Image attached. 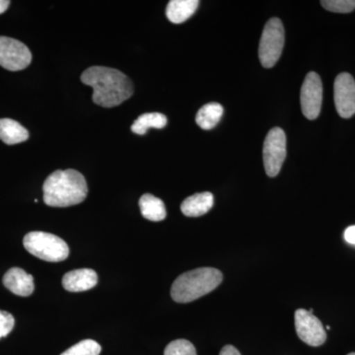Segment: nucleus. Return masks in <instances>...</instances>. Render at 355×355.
Returning <instances> with one entry per match:
<instances>
[{
  "label": "nucleus",
  "instance_id": "nucleus-1",
  "mask_svg": "<svg viewBox=\"0 0 355 355\" xmlns=\"http://www.w3.org/2000/svg\"><path fill=\"white\" fill-rule=\"evenodd\" d=\"M81 81L93 88V102L104 108L119 106L133 94L130 79L111 67H89L81 76Z\"/></svg>",
  "mask_w": 355,
  "mask_h": 355
},
{
  "label": "nucleus",
  "instance_id": "nucleus-2",
  "mask_svg": "<svg viewBox=\"0 0 355 355\" xmlns=\"http://www.w3.org/2000/svg\"><path fill=\"white\" fill-rule=\"evenodd\" d=\"M44 202L49 207H67L79 205L87 197L85 178L76 170H58L44 181Z\"/></svg>",
  "mask_w": 355,
  "mask_h": 355
},
{
  "label": "nucleus",
  "instance_id": "nucleus-3",
  "mask_svg": "<svg viewBox=\"0 0 355 355\" xmlns=\"http://www.w3.org/2000/svg\"><path fill=\"white\" fill-rule=\"evenodd\" d=\"M223 279L220 270L214 268H200L180 275L171 288L173 300L189 303L214 291Z\"/></svg>",
  "mask_w": 355,
  "mask_h": 355
},
{
  "label": "nucleus",
  "instance_id": "nucleus-4",
  "mask_svg": "<svg viewBox=\"0 0 355 355\" xmlns=\"http://www.w3.org/2000/svg\"><path fill=\"white\" fill-rule=\"evenodd\" d=\"M23 244L33 256L51 263L64 261L69 254L67 243L51 233L41 231L28 233L23 240Z\"/></svg>",
  "mask_w": 355,
  "mask_h": 355
},
{
  "label": "nucleus",
  "instance_id": "nucleus-5",
  "mask_svg": "<svg viewBox=\"0 0 355 355\" xmlns=\"http://www.w3.org/2000/svg\"><path fill=\"white\" fill-rule=\"evenodd\" d=\"M284 28L279 18H272L266 22L259 46V58L266 69L277 64L284 46Z\"/></svg>",
  "mask_w": 355,
  "mask_h": 355
},
{
  "label": "nucleus",
  "instance_id": "nucleus-6",
  "mask_svg": "<svg viewBox=\"0 0 355 355\" xmlns=\"http://www.w3.org/2000/svg\"><path fill=\"white\" fill-rule=\"evenodd\" d=\"M263 157L266 175L277 176L286 157V135L282 128H273L266 135Z\"/></svg>",
  "mask_w": 355,
  "mask_h": 355
},
{
  "label": "nucleus",
  "instance_id": "nucleus-7",
  "mask_svg": "<svg viewBox=\"0 0 355 355\" xmlns=\"http://www.w3.org/2000/svg\"><path fill=\"white\" fill-rule=\"evenodd\" d=\"M32 53L18 40L0 37V65L10 71H19L29 67Z\"/></svg>",
  "mask_w": 355,
  "mask_h": 355
},
{
  "label": "nucleus",
  "instance_id": "nucleus-8",
  "mask_svg": "<svg viewBox=\"0 0 355 355\" xmlns=\"http://www.w3.org/2000/svg\"><path fill=\"white\" fill-rule=\"evenodd\" d=\"M301 109L308 120H315L321 113L323 84L316 72H309L301 88Z\"/></svg>",
  "mask_w": 355,
  "mask_h": 355
},
{
  "label": "nucleus",
  "instance_id": "nucleus-9",
  "mask_svg": "<svg viewBox=\"0 0 355 355\" xmlns=\"http://www.w3.org/2000/svg\"><path fill=\"white\" fill-rule=\"evenodd\" d=\"M295 329L299 338L311 347H320L326 342L327 334L323 324L309 311H296Z\"/></svg>",
  "mask_w": 355,
  "mask_h": 355
},
{
  "label": "nucleus",
  "instance_id": "nucleus-10",
  "mask_svg": "<svg viewBox=\"0 0 355 355\" xmlns=\"http://www.w3.org/2000/svg\"><path fill=\"white\" fill-rule=\"evenodd\" d=\"M336 109L343 119L352 118L355 114V81L349 73L336 76L335 85Z\"/></svg>",
  "mask_w": 355,
  "mask_h": 355
},
{
  "label": "nucleus",
  "instance_id": "nucleus-11",
  "mask_svg": "<svg viewBox=\"0 0 355 355\" xmlns=\"http://www.w3.org/2000/svg\"><path fill=\"white\" fill-rule=\"evenodd\" d=\"M4 286L15 295L27 297L34 292V277L20 268H12L4 275Z\"/></svg>",
  "mask_w": 355,
  "mask_h": 355
},
{
  "label": "nucleus",
  "instance_id": "nucleus-12",
  "mask_svg": "<svg viewBox=\"0 0 355 355\" xmlns=\"http://www.w3.org/2000/svg\"><path fill=\"white\" fill-rule=\"evenodd\" d=\"M98 275L95 270L90 268H80L65 273L62 277V286L70 292H83L89 291L97 286Z\"/></svg>",
  "mask_w": 355,
  "mask_h": 355
},
{
  "label": "nucleus",
  "instance_id": "nucleus-13",
  "mask_svg": "<svg viewBox=\"0 0 355 355\" xmlns=\"http://www.w3.org/2000/svg\"><path fill=\"white\" fill-rule=\"evenodd\" d=\"M214 195L209 191L195 193L182 202L181 210L188 217H200L205 216L214 207Z\"/></svg>",
  "mask_w": 355,
  "mask_h": 355
},
{
  "label": "nucleus",
  "instance_id": "nucleus-14",
  "mask_svg": "<svg viewBox=\"0 0 355 355\" xmlns=\"http://www.w3.org/2000/svg\"><path fill=\"white\" fill-rule=\"evenodd\" d=\"M198 4V0H171L166 9V15L174 24H181L193 15Z\"/></svg>",
  "mask_w": 355,
  "mask_h": 355
},
{
  "label": "nucleus",
  "instance_id": "nucleus-15",
  "mask_svg": "<svg viewBox=\"0 0 355 355\" xmlns=\"http://www.w3.org/2000/svg\"><path fill=\"white\" fill-rule=\"evenodd\" d=\"M29 139V132L18 121L0 119V139L8 146L21 144Z\"/></svg>",
  "mask_w": 355,
  "mask_h": 355
},
{
  "label": "nucleus",
  "instance_id": "nucleus-16",
  "mask_svg": "<svg viewBox=\"0 0 355 355\" xmlns=\"http://www.w3.org/2000/svg\"><path fill=\"white\" fill-rule=\"evenodd\" d=\"M139 207L142 216L147 220L162 221L167 216L164 202L150 193H146L140 198Z\"/></svg>",
  "mask_w": 355,
  "mask_h": 355
},
{
  "label": "nucleus",
  "instance_id": "nucleus-17",
  "mask_svg": "<svg viewBox=\"0 0 355 355\" xmlns=\"http://www.w3.org/2000/svg\"><path fill=\"white\" fill-rule=\"evenodd\" d=\"M222 114H223V107L220 104L216 102L209 103L198 112L196 121L198 127L202 130H212L220 121Z\"/></svg>",
  "mask_w": 355,
  "mask_h": 355
},
{
  "label": "nucleus",
  "instance_id": "nucleus-18",
  "mask_svg": "<svg viewBox=\"0 0 355 355\" xmlns=\"http://www.w3.org/2000/svg\"><path fill=\"white\" fill-rule=\"evenodd\" d=\"M167 125V118L165 114L160 113H147L141 114L137 118V120L133 121L132 125V132L137 135H146L149 128H165Z\"/></svg>",
  "mask_w": 355,
  "mask_h": 355
},
{
  "label": "nucleus",
  "instance_id": "nucleus-19",
  "mask_svg": "<svg viewBox=\"0 0 355 355\" xmlns=\"http://www.w3.org/2000/svg\"><path fill=\"white\" fill-rule=\"evenodd\" d=\"M101 350V345L95 340H84L60 355H100Z\"/></svg>",
  "mask_w": 355,
  "mask_h": 355
},
{
  "label": "nucleus",
  "instance_id": "nucleus-20",
  "mask_svg": "<svg viewBox=\"0 0 355 355\" xmlns=\"http://www.w3.org/2000/svg\"><path fill=\"white\" fill-rule=\"evenodd\" d=\"M164 355H197V350L189 340H176L166 347Z\"/></svg>",
  "mask_w": 355,
  "mask_h": 355
},
{
  "label": "nucleus",
  "instance_id": "nucleus-21",
  "mask_svg": "<svg viewBox=\"0 0 355 355\" xmlns=\"http://www.w3.org/2000/svg\"><path fill=\"white\" fill-rule=\"evenodd\" d=\"M322 6L335 13H349L355 9V0H323Z\"/></svg>",
  "mask_w": 355,
  "mask_h": 355
},
{
  "label": "nucleus",
  "instance_id": "nucleus-22",
  "mask_svg": "<svg viewBox=\"0 0 355 355\" xmlns=\"http://www.w3.org/2000/svg\"><path fill=\"white\" fill-rule=\"evenodd\" d=\"M15 320L10 313L0 311V338H4L13 330Z\"/></svg>",
  "mask_w": 355,
  "mask_h": 355
},
{
  "label": "nucleus",
  "instance_id": "nucleus-23",
  "mask_svg": "<svg viewBox=\"0 0 355 355\" xmlns=\"http://www.w3.org/2000/svg\"><path fill=\"white\" fill-rule=\"evenodd\" d=\"M345 239L349 244L355 245V225L349 226L345 231Z\"/></svg>",
  "mask_w": 355,
  "mask_h": 355
},
{
  "label": "nucleus",
  "instance_id": "nucleus-24",
  "mask_svg": "<svg viewBox=\"0 0 355 355\" xmlns=\"http://www.w3.org/2000/svg\"><path fill=\"white\" fill-rule=\"evenodd\" d=\"M219 355H241L240 354L239 350L235 349L233 345H225L223 349H221L220 354Z\"/></svg>",
  "mask_w": 355,
  "mask_h": 355
},
{
  "label": "nucleus",
  "instance_id": "nucleus-25",
  "mask_svg": "<svg viewBox=\"0 0 355 355\" xmlns=\"http://www.w3.org/2000/svg\"><path fill=\"white\" fill-rule=\"evenodd\" d=\"M9 4H10V1H8V0H0V14L6 12Z\"/></svg>",
  "mask_w": 355,
  "mask_h": 355
},
{
  "label": "nucleus",
  "instance_id": "nucleus-26",
  "mask_svg": "<svg viewBox=\"0 0 355 355\" xmlns=\"http://www.w3.org/2000/svg\"><path fill=\"white\" fill-rule=\"evenodd\" d=\"M347 355H355V352H352V354H347Z\"/></svg>",
  "mask_w": 355,
  "mask_h": 355
}]
</instances>
